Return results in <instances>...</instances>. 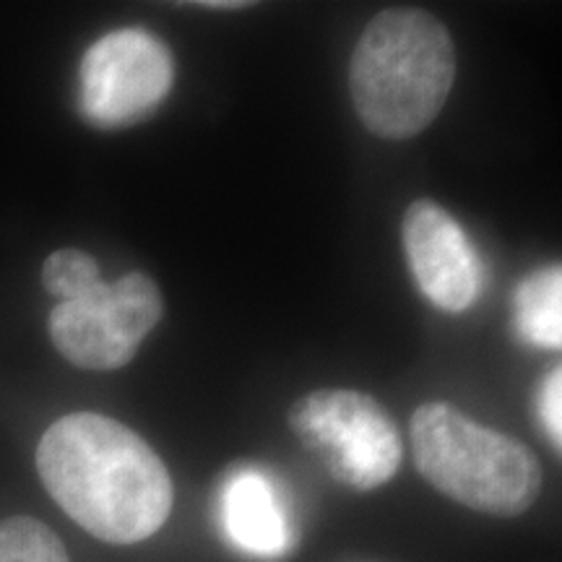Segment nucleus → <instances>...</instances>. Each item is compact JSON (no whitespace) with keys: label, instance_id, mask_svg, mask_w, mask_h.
<instances>
[{"label":"nucleus","instance_id":"5","mask_svg":"<svg viewBox=\"0 0 562 562\" xmlns=\"http://www.w3.org/2000/svg\"><path fill=\"white\" fill-rule=\"evenodd\" d=\"M161 321L157 281L131 271L117 281H97L81 297L53 307L47 331L55 349L81 370L125 368L140 341Z\"/></svg>","mask_w":562,"mask_h":562},{"label":"nucleus","instance_id":"3","mask_svg":"<svg viewBox=\"0 0 562 562\" xmlns=\"http://www.w3.org/2000/svg\"><path fill=\"white\" fill-rule=\"evenodd\" d=\"M409 440L419 474L467 508L510 518L537 503L542 490L537 456L510 435L476 425L453 404H422Z\"/></svg>","mask_w":562,"mask_h":562},{"label":"nucleus","instance_id":"8","mask_svg":"<svg viewBox=\"0 0 562 562\" xmlns=\"http://www.w3.org/2000/svg\"><path fill=\"white\" fill-rule=\"evenodd\" d=\"M220 524L224 537L252 558H281L294 539L284 497L269 474L252 467H240L224 476Z\"/></svg>","mask_w":562,"mask_h":562},{"label":"nucleus","instance_id":"1","mask_svg":"<svg viewBox=\"0 0 562 562\" xmlns=\"http://www.w3.org/2000/svg\"><path fill=\"white\" fill-rule=\"evenodd\" d=\"M37 472L53 501L102 542H144L172 513L175 487L165 461L140 435L104 414L76 412L47 427Z\"/></svg>","mask_w":562,"mask_h":562},{"label":"nucleus","instance_id":"13","mask_svg":"<svg viewBox=\"0 0 562 562\" xmlns=\"http://www.w3.org/2000/svg\"><path fill=\"white\" fill-rule=\"evenodd\" d=\"M201 9H245L248 3H237V0H232V3H199Z\"/></svg>","mask_w":562,"mask_h":562},{"label":"nucleus","instance_id":"9","mask_svg":"<svg viewBox=\"0 0 562 562\" xmlns=\"http://www.w3.org/2000/svg\"><path fill=\"white\" fill-rule=\"evenodd\" d=\"M516 328L533 347L562 344V269L544 266L521 281L516 292Z\"/></svg>","mask_w":562,"mask_h":562},{"label":"nucleus","instance_id":"6","mask_svg":"<svg viewBox=\"0 0 562 562\" xmlns=\"http://www.w3.org/2000/svg\"><path fill=\"white\" fill-rule=\"evenodd\" d=\"M175 83L170 47L146 30H117L89 47L79 68V110L97 128H128L157 112Z\"/></svg>","mask_w":562,"mask_h":562},{"label":"nucleus","instance_id":"2","mask_svg":"<svg viewBox=\"0 0 562 562\" xmlns=\"http://www.w3.org/2000/svg\"><path fill=\"white\" fill-rule=\"evenodd\" d=\"M456 79L453 40L432 13L391 9L364 26L349 63V91L364 128L412 138L446 108Z\"/></svg>","mask_w":562,"mask_h":562},{"label":"nucleus","instance_id":"7","mask_svg":"<svg viewBox=\"0 0 562 562\" xmlns=\"http://www.w3.org/2000/svg\"><path fill=\"white\" fill-rule=\"evenodd\" d=\"M402 235L422 294L446 313L469 311L480 294L482 266L461 224L435 201L419 199L406 209Z\"/></svg>","mask_w":562,"mask_h":562},{"label":"nucleus","instance_id":"11","mask_svg":"<svg viewBox=\"0 0 562 562\" xmlns=\"http://www.w3.org/2000/svg\"><path fill=\"white\" fill-rule=\"evenodd\" d=\"M42 281H45V290L53 294L58 302H68L81 297L83 292H89L100 277V266L89 252L76 250V248H63L53 252L45 261L42 269Z\"/></svg>","mask_w":562,"mask_h":562},{"label":"nucleus","instance_id":"4","mask_svg":"<svg viewBox=\"0 0 562 562\" xmlns=\"http://www.w3.org/2000/svg\"><path fill=\"white\" fill-rule=\"evenodd\" d=\"M290 425L326 459L328 472L355 490L381 487L402 467V435L383 406L362 391H311L292 406Z\"/></svg>","mask_w":562,"mask_h":562},{"label":"nucleus","instance_id":"10","mask_svg":"<svg viewBox=\"0 0 562 562\" xmlns=\"http://www.w3.org/2000/svg\"><path fill=\"white\" fill-rule=\"evenodd\" d=\"M0 562H70L58 533L30 516L0 521Z\"/></svg>","mask_w":562,"mask_h":562},{"label":"nucleus","instance_id":"12","mask_svg":"<svg viewBox=\"0 0 562 562\" xmlns=\"http://www.w3.org/2000/svg\"><path fill=\"white\" fill-rule=\"evenodd\" d=\"M560 398H562V370L554 368L552 375L547 378V383L542 389V422H544L547 435H550V440L554 442V448H558V451L562 446Z\"/></svg>","mask_w":562,"mask_h":562}]
</instances>
